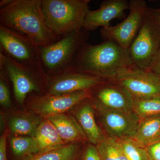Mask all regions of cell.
Segmentation results:
<instances>
[{
  "label": "cell",
  "instance_id": "7",
  "mask_svg": "<svg viewBox=\"0 0 160 160\" xmlns=\"http://www.w3.org/2000/svg\"><path fill=\"white\" fill-rule=\"evenodd\" d=\"M0 47L1 52L18 62L43 70L39 47L29 38L2 25Z\"/></svg>",
  "mask_w": 160,
  "mask_h": 160
},
{
  "label": "cell",
  "instance_id": "31",
  "mask_svg": "<svg viewBox=\"0 0 160 160\" xmlns=\"http://www.w3.org/2000/svg\"></svg>",
  "mask_w": 160,
  "mask_h": 160
},
{
  "label": "cell",
  "instance_id": "13",
  "mask_svg": "<svg viewBox=\"0 0 160 160\" xmlns=\"http://www.w3.org/2000/svg\"><path fill=\"white\" fill-rule=\"evenodd\" d=\"M94 105L98 109L101 121L109 136L122 138H131L134 135L140 119L132 110H114Z\"/></svg>",
  "mask_w": 160,
  "mask_h": 160
},
{
  "label": "cell",
  "instance_id": "22",
  "mask_svg": "<svg viewBox=\"0 0 160 160\" xmlns=\"http://www.w3.org/2000/svg\"><path fill=\"white\" fill-rule=\"evenodd\" d=\"M132 110L140 119L160 115V96L133 98Z\"/></svg>",
  "mask_w": 160,
  "mask_h": 160
},
{
  "label": "cell",
  "instance_id": "5",
  "mask_svg": "<svg viewBox=\"0 0 160 160\" xmlns=\"http://www.w3.org/2000/svg\"><path fill=\"white\" fill-rule=\"evenodd\" d=\"M89 32L82 28L61 37L49 46L39 47L45 73L51 75L70 68L80 46L87 42Z\"/></svg>",
  "mask_w": 160,
  "mask_h": 160
},
{
  "label": "cell",
  "instance_id": "27",
  "mask_svg": "<svg viewBox=\"0 0 160 160\" xmlns=\"http://www.w3.org/2000/svg\"><path fill=\"white\" fill-rule=\"evenodd\" d=\"M149 160H160V141L146 147Z\"/></svg>",
  "mask_w": 160,
  "mask_h": 160
},
{
  "label": "cell",
  "instance_id": "19",
  "mask_svg": "<svg viewBox=\"0 0 160 160\" xmlns=\"http://www.w3.org/2000/svg\"><path fill=\"white\" fill-rule=\"evenodd\" d=\"M131 138L145 147L160 141V115L140 119Z\"/></svg>",
  "mask_w": 160,
  "mask_h": 160
},
{
  "label": "cell",
  "instance_id": "2",
  "mask_svg": "<svg viewBox=\"0 0 160 160\" xmlns=\"http://www.w3.org/2000/svg\"><path fill=\"white\" fill-rule=\"evenodd\" d=\"M0 25L25 36L39 47L49 46L61 38L46 25L42 0H12L0 9Z\"/></svg>",
  "mask_w": 160,
  "mask_h": 160
},
{
  "label": "cell",
  "instance_id": "12",
  "mask_svg": "<svg viewBox=\"0 0 160 160\" xmlns=\"http://www.w3.org/2000/svg\"><path fill=\"white\" fill-rule=\"evenodd\" d=\"M94 104L122 111L132 110L133 98L113 80H106L89 90Z\"/></svg>",
  "mask_w": 160,
  "mask_h": 160
},
{
  "label": "cell",
  "instance_id": "29",
  "mask_svg": "<svg viewBox=\"0 0 160 160\" xmlns=\"http://www.w3.org/2000/svg\"><path fill=\"white\" fill-rule=\"evenodd\" d=\"M9 134L8 130H5L0 137V160H7L6 152V140Z\"/></svg>",
  "mask_w": 160,
  "mask_h": 160
},
{
  "label": "cell",
  "instance_id": "1",
  "mask_svg": "<svg viewBox=\"0 0 160 160\" xmlns=\"http://www.w3.org/2000/svg\"><path fill=\"white\" fill-rule=\"evenodd\" d=\"M129 49L111 40L92 45L82 44L75 55L71 69L104 80H113L126 68L133 66Z\"/></svg>",
  "mask_w": 160,
  "mask_h": 160
},
{
  "label": "cell",
  "instance_id": "20",
  "mask_svg": "<svg viewBox=\"0 0 160 160\" xmlns=\"http://www.w3.org/2000/svg\"><path fill=\"white\" fill-rule=\"evenodd\" d=\"M79 150V143H70L52 151L21 158L20 160H77Z\"/></svg>",
  "mask_w": 160,
  "mask_h": 160
},
{
  "label": "cell",
  "instance_id": "24",
  "mask_svg": "<svg viewBox=\"0 0 160 160\" xmlns=\"http://www.w3.org/2000/svg\"><path fill=\"white\" fill-rule=\"evenodd\" d=\"M129 160H149L146 147L130 137L118 138Z\"/></svg>",
  "mask_w": 160,
  "mask_h": 160
},
{
  "label": "cell",
  "instance_id": "26",
  "mask_svg": "<svg viewBox=\"0 0 160 160\" xmlns=\"http://www.w3.org/2000/svg\"><path fill=\"white\" fill-rule=\"evenodd\" d=\"M83 160H102L96 146L90 145L86 147L83 155Z\"/></svg>",
  "mask_w": 160,
  "mask_h": 160
},
{
  "label": "cell",
  "instance_id": "18",
  "mask_svg": "<svg viewBox=\"0 0 160 160\" xmlns=\"http://www.w3.org/2000/svg\"><path fill=\"white\" fill-rule=\"evenodd\" d=\"M43 118L35 113L22 112L12 116L9 120V129L16 135H25L34 138L36 132Z\"/></svg>",
  "mask_w": 160,
  "mask_h": 160
},
{
  "label": "cell",
  "instance_id": "25",
  "mask_svg": "<svg viewBox=\"0 0 160 160\" xmlns=\"http://www.w3.org/2000/svg\"><path fill=\"white\" fill-rule=\"evenodd\" d=\"M8 80L5 71L2 68H0V104L5 108H9L11 106V97L7 82Z\"/></svg>",
  "mask_w": 160,
  "mask_h": 160
},
{
  "label": "cell",
  "instance_id": "28",
  "mask_svg": "<svg viewBox=\"0 0 160 160\" xmlns=\"http://www.w3.org/2000/svg\"><path fill=\"white\" fill-rule=\"evenodd\" d=\"M147 70L160 77V47Z\"/></svg>",
  "mask_w": 160,
  "mask_h": 160
},
{
  "label": "cell",
  "instance_id": "4",
  "mask_svg": "<svg viewBox=\"0 0 160 160\" xmlns=\"http://www.w3.org/2000/svg\"><path fill=\"white\" fill-rule=\"evenodd\" d=\"M0 68H2L13 87L15 100L21 106L31 93L45 94L48 76L43 70L18 62L0 52Z\"/></svg>",
  "mask_w": 160,
  "mask_h": 160
},
{
  "label": "cell",
  "instance_id": "6",
  "mask_svg": "<svg viewBox=\"0 0 160 160\" xmlns=\"http://www.w3.org/2000/svg\"><path fill=\"white\" fill-rule=\"evenodd\" d=\"M160 47V10L148 7L141 29L129 49L133 65L147 70Z\"/></svg>",
  "mask_w": 160,
  "mask_h": 160
},
{
  "label": "cell",
  "instance_id": "8",
  "mask_svg": "<svg viewBox=\"0 0 160 160\" xmlns=\"http://www.w3.org/2000/svg\"><path fill=\"white\" fill-rule=\"evenodd\" d=\"M147 8L144 0L129 1L127 18L116 26L102 28V38L114 41L124 49H129L141 29Z\"/></svg>",
  "mask_w": 160,
  "mask_h": 160
},
{
  "label": "cell",
  "instance_id": "11",
  "mask_svg": "<svg viewBox=\"0 0 160 160\" xmlns=\"http://www.w3.org/2000/svg\"><path fill=\"white\" fill-rule=\"evenodd\" d=\"M48 76L46 93L60 95L89 90L105 80L69 68Z\"/></svg>",
  "mask_w": 160,
  "mask_h": 160
},
{
  "label": "cell",
  "instance_id": "9",
  "mask_svg": "<svg viewBox=\"0 0 160 160\" xmlns=\"http://www.w3.org/2000/svg\"><path fill=\"white\" fill-rule=\"evenodd\" d=\"M88 98H91L89 90L60 95L33 92L27 96L26 101L32 112L46 118L65 113Z\"/></svg>",
  "mask_w": 160,
  "mask_h": 160
},
{
  "label": "cell",
  "instance_id": "15",
  "mask_svg": "<svg viewBox=\"0 0 160 160\" xmlns=\"http://www.w3.org/2000/svg\"><path fill=\"white\" fill-rule=\"evenodd\" d=\"M55 127L66 144L82 142L87 141L86 135L77 121L69 115L61 113L46 118Z\"/></svg>",
  "mask_w": 160,
  "mask_h": 160
},
{
  "label": "cell",
  "instance_id": "23",
  "mask_svg": "<svg viewBox=\"0 0 160 160\" xmlns=\"http://www.w3.org/2000/svg\"><path fill=\"white\" fill-rule=\"evenodd\" d=\"M12 150L16 155L21 158L39 152V148L34 138L16 135L10 140Z\"/></svg>",
  "mask_w": 160,
  "mask_h": 160
},
{
  "label": "cell",
  "instance_id": "30",
  "mask_svg": "<svg viewBox=\"0 0 160 160\" xmlns=\"http://www.w3.org/2000/svg\"><path fill=\"white\" fill-rule=\"evenodd\" d=\"M12 0H2L0 2V8H3L11 2Z\"/></svg>",
  "mask_w": 160,
  "mask_h": 160
},
{
  "label": "cell",
  "instance_id": "16",
  "mask_svg": "<svg viewBox=\"0 0 160 160\" xmlns=\"http://www.w3.org/2000/svg\"><path fill=\"white\" fill-rule=\"evenodd\" d=\"M91 102V98L83 101L76 115L87 140L93 145H97L105 136L96 122Z\"/></svg>",
  "mask_w": 160,
  "mask_h": 160
},
{
  "label": "cell",
  "instance_id": "21",
  "mask_svg": "<svg viewBox=\"0 0 160 160\" xmlns=\"http://www.w3.org/2000/svg\"><path fill=\"white\" fill-rule=\"evenodd\" d=\"M96 147L102 160H129L117 138L105 137Z\"/></svg>",
  "mask_w": 160,
  "mask_h": 160
},
{
  "label": "cell",
  "instance_id": "17",
  "mask_svg": "<svg viewBox=\"0 0 160 160\" xmlns=\"http://www.w3.org/2000/svg\"><path fill=\"white\" fill-rule=\"evenodd\" d=\"M39 148L38 153L58 149L66 145L55 127L46 118H43L35 135Z\"/></svg>",
  "mask_w": 160,
  "mask_h": 160
},
{
  "label": "cell",
  "instance_id": "3",
  "mask_svg": "<svg viewBox=\"0 0 160 160\" xmlns=\"http://www.w3.org/2000/svg\"><path fill=\"white\" fill-rule=\"evenodd\" d=\"M90 0H42L46 25L58 37L82 29Z\"/></svg>",
  "mask_w": 160,
  "mask_h": 160
},
{
  "label": "cell",
  "instance_id": "10",
  "mask_svg": "<svg viewBox=\"0 0 160 160\" xmlns=\"http://www.w3.org/2000/svg\"><path fill=\"white\" fill-rule=\"evenodd\" d=\"M113 80L133 98L160 96V77L134 65L121 71Z\"/></svg>",
  "mask_w": 160,
  "mask_h": 160
},
{
  "label": "cell",
  "instance_id": "14",
  "mask_svg": "<svg viewBox=\"0 0 160 160\" xmlns=\"http://www.w3.org/2000/svg\"><path fill=\"white\" fill-rule=\"evenodd\" d=\"M129 8V2L126 0L103 1L98 9H89L85 18L83 28L89 32L100 27L102 28L109 27L112 20L122 16L125 11Z\"/></svg>",
  "mask_w": 160,
  "mask_h": 160
}]
</instances>
